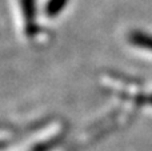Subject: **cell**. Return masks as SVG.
<instances>
[{
  "instance_id": "6da1fadb",
  "label": "cell",
  "mask_w": 152,
  "mask_h": 151,
  "mask_svg": "<svg viewBox=\"0 0 152 151\" xmlns=\"http://www.w3.org/2000/svg\"><path fill=\"white\" fill-rule=\"evenodd\" d=\"M23 8L24 19H26V29L27 34L31 36L35 35V16H36V7L35 0H20Z\"/></svg>"
},
{
  "instance_id": "7a4b0ae2",
  "label": "cell",
  "mask_w": 152,
  "mask_h": 151,
  "mask_svg": "<svg viewBox=\"0 0 152 151\" xmlns=\"http://www.w3.org/2000/svg\"><path fill=\"white\" fill-rule=\"evenodd\" d=\"M129 42L134 45L152 51V35L144 34V32L140 31H134L129 35Z\"/></svg>"
},
{
  "instance_id": "3957f363",
  "label": "cell",
  "mask_w": 152,
  "mask_h": 151,
  "mask_svg": "<svg viewBox=\"0 0 152 151\" xmlns=\"http://www.w3.org/2000/svg\"><path fill=\"white\" fill-rule=\"evenodd\" d=\"M68 0H48L45 5V13L48 18H56L66 8Z\"/></svg>"
}]
</instances>
